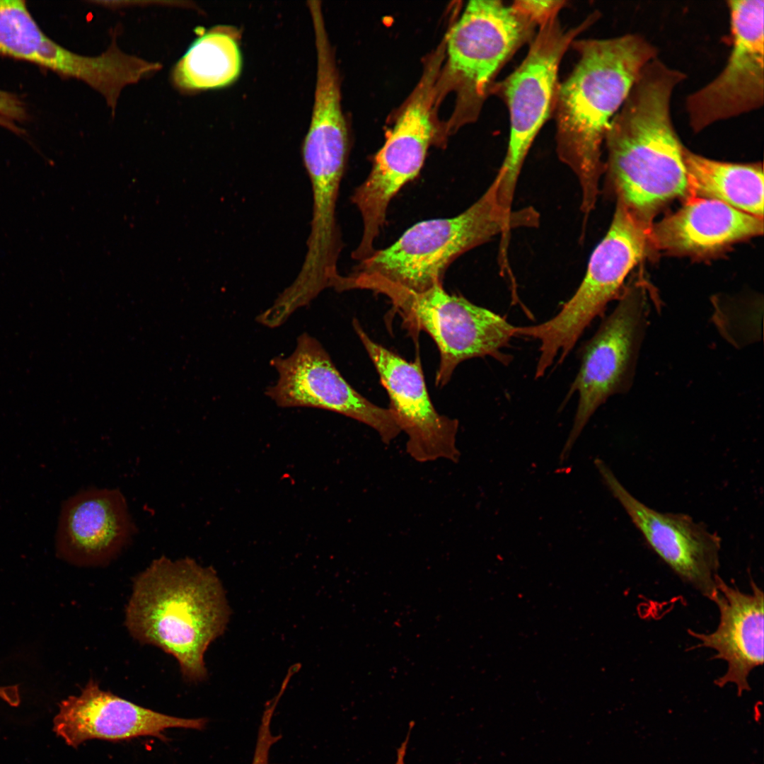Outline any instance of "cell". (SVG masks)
<instances>
[{
    "mask_svg": "<svg viewBox=\"0 0 764 764\" xmlns=\"http://www.w3.org/2000/svg\"><path fill=\"white\" fill-rule=\"evenodd\" d=\"M570 47L578 61L557 91L552 114L556 152L576 175L580 209L589 215L595 208L605 170L602 147L611 120L642 69L657 57V50L637 34L576 39Z\"/></svg>",
    "mask_w": 764,
    "mask_h": 764,
    "instance_id": "obj_1",
    "label": "cell"
},
{
    "mask_svg": "<svg viewBox=\"0 0 764 764\" xmlns=\"http://www.w3.org/2000/svg\"><path fill=\"white\" fill-rule=\"evenodd\" d=\"M685 74L657 57L642 70L607 131L605 163L617 200L643 219L688 192L682 145L671 101Z\"/></svg>",
    "mask_w": 764,
    "mask_h": 764,
    "instance_id": "obj_2",
    "label": "cell"
},
{
    "mask_svg": "<svg viewBox=\"0 0 764 764\" xmlns=\"http://www.w3.org/2000/svg\"><path fill=\"white\" fill-rule=\"evenodd\" d=\"M230 613L212 567L162 555L134 578L125 625L139 643L173 656L183 679L197 683L207 676L204 654L224 633Z\"/></svg>",
    "mask_w": 764,
    "mask_h": 764,
    "instance_id": "obj_3",
    "label": "cell"
},
{
    "mask_svg": "<svg viewBox=\"0 0 764 764\" xmlns=\"http://www.w3.org/2000/svg\"><path fill=\"white\" fill-rule=\"evenodd\" d=\"M532 207L507 212L498 197L497 175L482 195L458 215L422 221L391 245L376 250L354 272L377 277L409 291L421 292L442 283L448 266L460 255L497 236L502 254L510 232L538 225Z\"/></svg>",
    "mask_w": 764,
    "mask_h": 764,
    "instance_id": "obj_4",
    "label": "cell"
},
{
    "mask_svg": "<svg viewBox=\"0 0 764 764\" xmlns=\"http://www.w3.org/2000/svg\"><path fill=\"white\" fill-rule=\"evenodd\" d=\"M650 228V222L617 200L609 229L593 251L584 277L572 298L548 320L516 327V336L540 342L536 378L545 374L557 357V364L562 363L593 320L620 296L628 273L652 247Z\"/></svg>",
    "mask_w": 764,
    "mask_h": 764,
    "instance_id": "obj_5",
    "label": "cell"
},
{
    "mask_svg": "<svg viewBox=\"0 0 764 764\" xmlns=\"http://www.w3.org/2000/svg\"><path fill=\"white\" fill-rule=\"evenodd\" d=\"M351 286L386 296L409 330H422L432 338L440 354L437 386L448 383L456 366L467 359L490 356L504 365L511 361L512 356L502 351L516 336V326L462 296L447 293L442 283L415 292L357 273Z\"/></svg>",
    "mask_w": 764,
    "mask_h": 764,
    "instance_id": "obj_6",
    "label": "cell"
},
{
    "mask_svg": "<svg viewBox=\"0 0 764 764\" xmlns=\"http://www.w3.org/2000/svg\"><path fill=\"white\" fill-rule=\"evenodd\" d=\"M599 18L597 11L567 29L558 17L538 28L519 66L496 81L491 95L507 105L510 135L504 161L498 170V196L506 210L512 209L518 178L528 151L541 127L552 117L560 86L561 61L577 37Z\"/></svg>",
    "mask_w": 764,
    "mask_h": 764,
    "instance_id": "obj_7",
    "label": "cell"
},
{
    "mask_svg": "<svg viewBox=\"0 0 764 764\" xmlns=\"http://www.w3.org/2000/svg\"><path fill=\"white\" fill-rule=\"evenodd\" d=\"M535 23L513 4L470 1L445 40L446 75L457 91L455 121L477 119L507 62L536 35Z\"/></svg>",
    "mask_w": 764,
    "mask_h": 764,
    "instance_id": "obj_8",
    "label": "cell"
},
{
    "mask_svg": "<svg viewBox=\"0 0 764 764\" xmlns=\"http://www.w3.org/2000/svg\"><path fill=\"white\" fill-rule=\"evenodd\" d=\"M444 54L439 47L429 58L418 85L376 154L369 175L351 197L363 223L361 241L352 255L358 261L376 250L375 241L386 221L390 201L417 175L434 141L432 109Z\"/></svg>",
    "mask_w": 764,
    "mask_h": 764,
    "instance_id": "obj_9",
    "label": "cell"
},
{
    "mask_svg": "<svg viewBox=\"0 0 764 764\" xmlns=\"http://www.w3.org/2000/svg\"><path fill=\"white\" fill-rule=\"evenodd\" d=\"M620 297L613 311L579 349V369L567 395L577 392L578 405L561 462L596 410L610 396L627 390L632 379L649 307L641 288H629Z\"/></svg>",
    "mask_w": 764,
    "mask_h": 764,
    "instance_id": "obj_10",
    "label": "cell"
},
{
    "mask_svg": "<svg viewBox=\"0 0 764 764\" xmlns=\"http://www.w3.org/2000/svg\"><path fill=\"white\" fill-rule=\"evenodd\" d=\"M271 364L278 377L266 395L281 407H314L343 415L371 427L390 444L401 432L388 408L379 407L354 389L320 342L304 332L294 352Z\"/></svg>",
    "mask_w": 764,
    "mask_h": 764,
    "instance_id": "obj_11",
    "label": "cell"
},
{
    "mask_svg": "<svg viewBox=\"0 0 764 764\" xmlns=\"http://www.w3.org/2000/svg\"><path fill=\"white\" fill-rule=\"evenodd\" d=\"M732 49L711 82L688 96L685 109L695 132L761 108L764 102L763 0L728 1Z\"/></svg>",
    "mask_w": 764,
    "mask_h": 764,
    "instance_id": "obj_12",
    "label": "cell"
},
{
    "mask_svg": "<svg viewBox=\"0 0 764 764\" xmlns=\"http://www.w3.org/2000/svg\"><path fill=\"white\" fill-rule=\"evenodd\" d=\"M353 326L388 394V409L400 432L407 436V453L421 463L439 459L457 463L458 421L436 410L419 358L408 361L372 340L357 320Z\"/></svg>",
    "mask_w": 764,
    "mask_h": 764,
    "instance_id": "obj_13",
    "label": "cell"
},
{
    "mask_svg": "<svg viewBox=\"0 0 764 764\" xmlns=\"http://www.w3.org/2000/svg\"><path fill=\"white\" fill-rule=\"evenodd\" d=\"M603 482L622 505L650 548L685 583L712 599L719 577L721 539L684 514L665 513L641 502L610 468L596 458Z\"/></svg>",
    "mask_w": 764,
    "mask_h": 764,
    "instance_id": "obj_14",
    "label": "cell"
},
{
    "mask_svg": "<svg viewBox=\"0 0 764 764\" xmlns=\"http://www.w3.org/2000/svg\"><path fill=\"white\" fill-rule=\"evenodd\" d=\"M136 532L120 490L89 487L62 505L56 554L76 566L106 565L129 545Z\"/></svg>",
    "mask_w": 764,
    "mask_h": 764,
    "instance_id": "obj_15",
    "label": "cell"
},
{
    "mask_svg": "<svg viewBox=\"0 0 764 764\" xmlns=\"http://www.w3.org/2000/svg\"><path fill=\"white\" fill-rule=\"evenodd\" d=\"M207 722L204 718H178L141 707L100 689L91 678L80 695L60 702L53 730L67 745L77 748L93 739L118 741L149 736L165 741L166 729L202 730Z\"/></svg>",
    "mask_w": 764,
    "mask_h": 764,
    "instance_id": "obj_16",
    "label": "cell"
},
{
    "mask_svg": "<svg viewBox=\"0 0 764 764\" xmlns=\"http://www.w3.org/2000/svg\"><path fill=\"white\" fill-rule=\"evenodd\" d=\"M751 592L746 594L727 584L719 576L711 601L719 611L717 627L710 633H688L699 642V647L716 652L714 659L727 663V670L714 683L723 687L736 685L737 694L751 690L748 676L763 664V592L751 580Z\"/></svg>",
    "mask_w": 764,
    "mask_h": 764,
    "instance_id": "obj_17",
    "label": "cell"
},
{
    "mask_svg": "<svg viewBox=\"0 0 764 764\" xmlns=\"http://www.w3.org/2000/svg\"><path fill=\"white\" fill-rule=\"evenodd\" d=\"M763 232V218L717 199L689 197L677 212L651 225L650 242L652 248L705 255Z\"/></svg>",
    "mask_w": 764,
    "mask_h": 764,
    "instance_id": "obj_18",
    "label": "cell"
},
{
    "mask_svg": "<svg viewBox=\"0 0 764 764\" xmlns=\"http://www.w3.org/2000/svg\"><path fill=\"white\" fill-rule=\"evenodd\" d=\"M0 57L25 61L96 88L105 80L103 55L89 57L59 45L40 29L25 1L0 0Z\"/></svg>",
    "mask_w": 764,
    "mask_h": 764,
    "instance_id": "obj_19",
    "label": "cell"
},
{
    "mask_svg": "<svg viewBox=\"0 0 764 764\" xmlns=\"http://www.w3.org/2000/svg\"><path fill=\"white\" fill-rule=\"evenodd\" d=\"M240 37L238 30L229 25L214 26L199 34L173 67L174 85L194 92L234 83L243 66Z\"/></svg>",
    "mask_w": 764,
    "mask_h": 764,
    "instance_id": "obj_20",
    "label": "cell"
},
{
    "mask_svg": "<svg viewBox=\"0 0 764 764\" xmlns=\"http://www.w3.org/2000/svg\"><path fill=\"white\" fill-rule=\"evenodd\" d=\"M689 197L710 198L763 218V172L759 164L717 161L683 151Z\"/></svg>",
    "mask_w": 764,
    "mask_h": 764,
    "instance_id": "obj_21",
    "label": "cell"
},
{
    "mask_svg": "<svg viewBox=\"0 0 764 764\" xmlns=\"http://www.w3.org/2000/svg\"><path fill=\"white\" fill-rule=\"evenodd\" d=\"M28 120L24 102L16 94L0 89V126L19 135L25 132L22 125Z\"/></svg>",
    "mask_w": 764,
    "mask_h": 764,
    "instance_id": "obj_22",
    "label": "cell"
},
{
    "mask_svg": "<svg viewBox=\"0 0 764 764\" xmlns=\"http://www.w3.org/2000/svg\"><path fill=\"white\" fill-rule=\"evenodd\" d=\"M565 1H531L519 0L513 4L526 13L539 28L549 21L558 17L559 12L565 6Z\"/></svg>",
    "mask_w": 764,
    "mask_h": 764,
    "instance_id": "obj_23",
    "label": "cell"
},
{
    "mask_svg": "<svg viewBox=\"0 0 764 764\" xmlns=\"http://www.w3.org/2000/svg\"><path fill=\"white\" fill-rule=\"evenodd\" d=\"M252 764H270L268 751L264 748L255 749Z\"/></svg>",
    "mask_w": 764,
    "mask_h": 764,
    "instance_id": "obj_24",
    "label": "cell"
}]
</instances>
